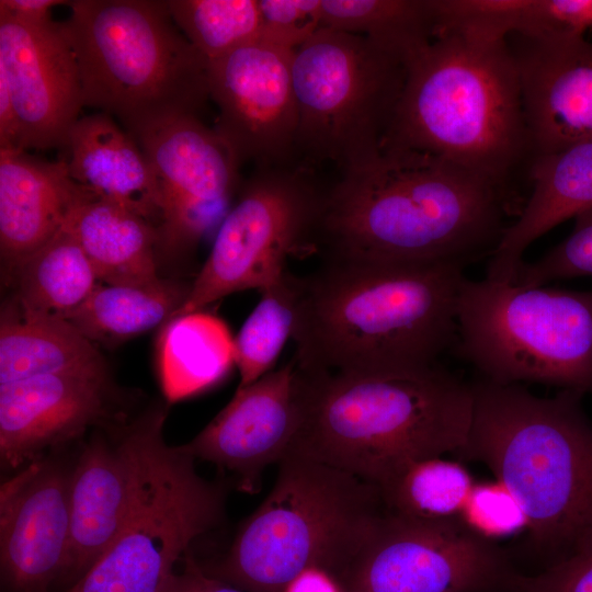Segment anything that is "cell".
Instances as JSON below:
<instances>
[{"label":"cell","instance_id":"1","mask_svg":"<svg viewBox=\"0 0 592 592\" xmlns=\"http://www.w3.org/2000/svg\"><path fill=\"white\" fill-rule=\"evenodd\" d=\"M525 198L435 156L383 146L325 192L317 242L331 259H490Z\"/></svg>","mask_w":592,"mask_h":592},{"label":"cell","instance_id":"2","mask_svg":"<svg viewBox=\"0 0 592 592\" xmlns=\"http://www.w3.org/2000/svg\"><path fill=\"white\" fill-rule=\"evenodd\" d=\"M466 269L440 262L328 258L300 277L293 357L305 373L435 367L457 338Z\"/></svg>","mask_w":592,"mask_h":592},{"label":"cell","instance_id":"3","mask_svg":"<svg viewBox=\"0 0 592 592\" xmlns=\"http://www.w3.org/2000/svg\"><path fill=\"white\" fill-rule=\"evenodd\" d=\"M383 146L435 156L525 198L534 152L508 39L436 34L407 62Z\"/></svg>","mask_w":592,"mask_h":592},{"label":"cell","instance_id":"4","mask_svg":"<svg viewBox=\"0 0 592 592\" xmlns=\"http://www.w3.org/2000/svg\"><path fill=\"white\" fill-rule=\"evenodd\" d=\"M296 388L299 426L287 454L376 486L410 462L457 454L467 440L471 385L443 365L379 374L296 367Z\"/></svg>","mask_w":592,"mask_h":592},{"label":"cell","instance_id":"5","mask_svg":"<svg viewBox=\"0 0 592 592\" xmlns=\"http://www.w3.org/2000/svg\"><path fill=\"white\" fill-rule=\"evenodd\" d=\"M473 413L457 453L485 464L527 516V547L546 567L569 557L592 532V421L583 394L551 398L521 384L470 382ZM545 567V568H546Z\"/></svg>","mask_w":592,"mask_h":592},{"label":"cell","instance_id":"6","mask_svg":"<svg viewBox=\"0 0 592 592\" xmlns=\"http://www.w3.org/2000/svg\"><path fill=\"white\" fill-rule=\"evenodd\" d=\"M66 31L84 106L115 117L136 139L170 119L196 115L210 99L208 60L161 0L69 1Z\"/></svg>","mask_w":592,"mask_h":592},{"label":"cell","instance_id":"7","mask_svg":"<svg viewBox=\"0 0 592 592\" xmlns=\"http://www.w3.org/2000/svg\"><path fill=\"white\" fill-rule=\"evenodd\" d=\"M276 481L241 525L210 576L247 592H283L300 572L337 578L386 510L376 485L327 464L287 454Z\"/></svg>","mask_w":592,"mask_h":592},{"label":"cell","instance_id":"8","mask_svg":"<svg viewBox=\"0 0 592 592\" xmlns=\"http://www.w3.org/2000/svg\"><path fill=\"white\" fill-rule=\"evenodd\" d=\"M452 349L479 376L592 394V291L463 280Z\"/></svg>","mask_w":592,"mask_h":592},{"label":"cell","instance_id":"9","mask_svg":"<svg viewBox=\"0 0 592 592\" xmlns=\"http://www.w3.org/2000/svg\"><path fill=\"white\" fill-rule=\"evenodd\" d=\"M407 58L345 32L320 27L294 52L296 157L342 170L380 149L401 96Z\"/></svg>","mask_w":592,"mask_h":592},{"label":"cell","instance_id":"10","mask_svg":"<svg viewBox=\"0 0 592 592\" xmlns=\"http://www.w3.org/2000/svg\"><path fill=\"white\" fill-rule=\"evenodd\" d=\"M323 194L305 164L258 168L221 220L209 255L172 318L201 311L232 293L263 292L310 251Z\"/></svg>","mask_w":592,"mask_h":592},{"label":"cell","instance_id":"11","mask_svg":"<svg viewBox=\"0 0 592 592\" xmlns=\"http://www.w3.org/2000/svg\"><path fill=\"white\" fill-rule=\"evenodd\" d=\"M194 458L164 444L124 528L100 560L64 592H160L191 543L213 528L223 493Z\"/></svg>","mask_w":592,"mask_h":592},{"label":"cell","instance_id":"12","mask_svg":"<svg viewBox=\"0 0 592 592\" xmlns=\"http://www.w3.org/2000/svg\"><path fill=\"white\" fill-rule=\"evenodd\" d=\"M520 574L505 550L458 519L385 512L338 579L345 592H517Z\"/></svg>","mask_w":592,"mask_h":592},{"label":"cell","instance_id":"13","mask_svg":"<svg viewBox=\"0 0 592 592\" xmlns=\"http://www.w3.org/2000/svg\"><path fill=\"white\" fill-rule=\"evenodd\" d=\"M166 410L156 409L117 440L91 439L71 470L70 546L62 582L75 584L127 523L166 444ZM68 589V588H67Z\"/></svg>","mask_w":592,"mask_h":592},{"label":"cell","instance_id":"14","mask_svg":"<svg viewBox=\"0 0 592 592\" xmlns=\"http://www.w3.org/2000/svg\"><path fill=\"white\" fill-rule=\"evenodd\" d=\"M294 52L259 38L208 61L209 95L218 107L214 129L240 163L295 164Z\"/></svg>","mask_w":592,"mask_h":592},{"label":"cell","instance_id":"15","mask_svg":"<svg viewBox=\"0 0 592 592\" xmlns=\"http://www.w3.org/2000/svg\"><path fill=\"white\" fill-rule=\"evenodd\" d=\"M135 140L160 190L159 244L190 248L228 213L239 183V159L196 115L170 119Z\"/></svg>","mask_w":592,"mask_h":592},{"label":"cell","instance_id":"16","mask_svg":"<svg viewBox=\"0 0 592 592\" xmlns=\"http://www.w3.org/2000/svg\"><path fill=\"white\" fill-rule=\"evenodd\" d=\"M0 69L18 113L21 148L65 149L84 106L65 23L29 20L0 9Z\"/></svg>","mask_w":592,"mask_h":592},{"label":"cell","instance_id":"17","mask_svg":"<svg viewBox=\"0 0 592 592\" xmlns=\"http://www.w3.org/2000/svg\"><path fill=\"white\" fill-rule=\"evenodd\" d=\"M72 468L41 457L0 488L1 578L10 592H52L70 546Z\"/></svg>","mask_w":592,"mask_h":592},{"label":"cell","instance_id":"18","mask_svg":"<svg viewBox=\"0 0 592 592\" xmlns=\"http://www.w3.org/2000/svg\"><path fill=\"white\" fill-rule=\"evenodd\" d=\"M299 426L294 358L237 388L228 405L189 443L175 446L192 458L231 471L238 489H260L265 467L288 453Z\"/></svg>","mask_w":592,"mask_h":592},{"label":"cell","instance_id":"19","mask_svg":"<svg viewBox=\"0 0 592 592\" xmlns=\"http://www.w3.org/2000/svg\"><path fill=\"white\" fill-rule=\"evenodd\" d=\"M106 365L0 385V457L21 469L110 418Z\"/></svg>","mask_w":592,"mask_h":592},{"label":"cell","instance_id":"20","mask_svg":"<svg viewBox=\"0 0 592 592\" xmlns=\"http://www.w3.org/2000/svg\"><path fill=\"white\" fill-rule=\"evenodd\" d=\"M508 44L534 158L592 141V41L513 34Z\"/></svg>","mask_w":592,"mask_h":592},{"label":"cell","instance_id":"21","mask_svg":"<svg viewBox=\"0 0 592 592\" xmlns=\"http://www.w3.org/2000/svg\"><path fill=\"white\" fill-rule=\"evenodd\" d=\"M87 198L93 197L73 182L64 159L50 162L23 149H0V253L5 272L14 275Z\"/></svg>","mask_w":592,"mask_h":592},{"label":"cell","instance_id":"22","mask_svg":"<svg viewBox=\"0 0 592 592\" xmlns=\"http://www.w3.org/2000/svg\"><path fill=\"white\" fill-rule=\"evenodd\" d=\"M68 172L93 198L123 206L153 225L162 221L159 185L137 141L109 115L80 117L66 145Z\"/></svg>","mask_w":592,"mask_h":592},{"label":"cell","instance_id":"23","mask_svg":"<svg viewBox=\"0 0 592 592\" xmlns=\"http://www.w3.org/2000/svg\"><path fill=\"white\" fill-rule=\"evenodd\" d=\"M528 182L532 190L520 215L488 260L489 281L512 283L530 244L566 219L592 209V141L536 156Z\"/></svg>","mask_w":592,"mask_h":592},{"label":"cell","instance_id":"24","mask_svg":"<svg viewBox=\"0 0 592 592\" xmlns=\"http://www.w3.org/2000/svg\"><path fill=\"white\" fill-rule=\"evenodd\" d=\"M70 229L98 278L107 285H152L157 273V228L117 204L87 198L71 210Z\"/></svg>","mask_w":592,"mask_h":592},{"label":"cell","instance_id":"25","mask_svg":"<svg viewBox=\"0 0 592 592\" xmlns=\"http://www.w3.org/2000/svg\"><path fill=\"white\" fill-rule=\"evenodd\" d=\"M13 278L16 314L25 319L67 321L100 285L66 225L19 266Z\"/></svg>","mask_w":592,"mask_h":592},{"label":"cell","instance_id":"26","mask_svg":"<svg viewBox=\"0 0 592 592\" xmlns=\"http://www.w3.org/2000/svg\"><path fill=\"white\" fill-rule=\"evenodd\" d=\"M161 389L175 402L217 384L235 363L234 339L217 317L195 311L167 321L157 344Z\"/></svg>","mask_w":592,"mask_h":592},{"label":"cell","instance_id":"27","mask_svg":"<svg viewBox=\"0 0 592 592\" xmlns=\"http://www.w3.org/2000/svg\"><path fill=\"white\" fill-rule=\"evenodd\" d=\"M189 287L161 280L152 285H102L68 318L90 342L117 345L172 319Z\"/></svg>","mask_w":592,"mask_h":592},{"label":"cell","instance_id":"28","mask_svg":"<svg viewBox=\"0 0 592 592\" xmlns=\"http://www.w3.org/2000/svg\"><path fill=\"white\" fill-rule=\"evenodd\" d=\"M102 364L92 342L68 321L2 314L0 385Z\"/></svg>","mask_w":592,"mask_h":592},{"label":"cell","instance_id":"29","mask_svg":"<svg viewBox=\"0 0 592 592\" xmlns=\"http://www.w3.org/2000/svg\"><path fill=\"white\" fill-rule=\"evenodd\" d=\"M320 27L366 37L409 60L434 37L432 0H320Z\"/></svg>","mask_w":592,"mask_h":592},{"label":"cell","instance_id":"30","mask_svg":"<svg viewBox=\"0 0 592 592\" xmlns=\"http://www.w3.org/2000/svg\"><path fill=\"white\" fill-rule=\"evenodd\" d=\"M474 483L463 465L439 456L406 464L377 488L387 513L442 522L458 519Z\"/></svg>","mask_w":592,"mask_h":592},{"label":"cell","instance_id":"31","mask_svg":"<svg viewBox=\"0 0 592 592\" xmlns=\"http://www.w3.org/2000/svg\"><path fill=\"white\" fill-rule=\"evenodd\" d=\"M300 277L286 271L264 289L260 301L234 339L235 364L246 387L270 373L288 338L297 316Z\"/></svg>","mask_w":592,"mask_h":592},{"label":"cell","instance_id":"32","mask_svg":"<svg viewBox=\"0 0 592 592\" xmlns=\"http://www.w3.org/2000/svg\"><path fill=\"white\" fill-rule=\"evenodd\" d=\"M167 5L177 26L208 61L260 38L258 0H167Z\"/></svg>","mask_w":592,"mask_h":592},{"label":"cell","instance_id":"33","mask_svg":"<svg viewBox=\"0 0 592 592\" xmlns=\"http://www.w3.org/2000/svg\"><path fill=\"white\" fill-rule=\"evenodd\" d=\"M458 520L478 536L497 542L527 530V516L516 497L500 480L474 483Z\"/></svg>","mask_w":592,"mask_h":592},{"label":"cell","instance_id":"34","mask_svg":"<svg viewBox=\"0 0 592 592\" xmlns=\"http://www.w3.org/2000/svg\"><path fill=\"white\" fill-rule=\"evenodd\" d=\"M574 219L571 234L538 260L523 261L511 284L543 286L556 280L592 276V209Z\"/></svg>","mask_w":592,"mask_h":592},{"label":"cell","instance_id":"35","mask_svg":"<svg viewBox=\"0 0 592 592\" xmlns=\"http://www.w3.org/2000/svg\"><path fill=\"white\" fill-rule=\"evenodd\" d=\"M260 39L295 50L320 29V0H258Z\"/></svg>","mask_w":592,"mask_h":592},{"label":"cell","instance_id":"36","mask_svg":"<svg viewBox=\"0 0 592 592\" xmlns=\"http://www.w3.org/2000/svg\"><path fill=\"white\" fill-rule=\"evenodd\" d=\"M592 29V0H527L522 36H584Z\"/></svg>","mask_w":592,"mask_h":592},{"label":"cell","instance_id":"37","mask_svg":"<svg viewBox=\"0 0 592 592\" xmlns=\"http://www.w3.org/2000/svg\"><path fill=\"white\" fill-rule=\"evenodd\" d=\"M517 592H592V532L566 559L533 576L521 573Z\"/></svg>","mask_w":592,"mask_h":592},{"label":"cell","instance_id":"38","mask_svg":"<svg viewBox=\"0 0 592 592\" xmlns=\"http://www.w3.org/2000/svg\"><path fill=\"white\" fill-rule=\"evenodd\" d=\"M182 561V569L174 568L160 592H247L208 574L189 551Z\"/></svg>","mask_w":592,"mask_h":592},{"label":"cell","instance_id":"39","mask_svg":"<svg viewBox=\"0 0 592 592\" xmlns=\"http://www.w3.org/2000/svg\"><path fill=\"white\" fill-rule=\"evenodd\" d=\"M0 149H22L20 123L5 72L0 69Z\"/></svg>","mask_w":592,"mask_h":592},{"label":"cell","instance_id":"40","mask_svg":"<svg viewBox=\"0 0 592 592\" xmlns=\"http://www.w3.org/2000/svg\"><path fill=\"white\" fill-rule=\"evenodd\" d=\"M283 592H345L339 579L321 567H310L295 577Z\"/></svg>","mask_w":592,"mask_h":592},{"label":"cell","instance_id":"41","mask_svg":"<svg viewBox=\"0 0 592 592\" xmlns=\"http://www.w3.org/2000/svg\"><path fill=\"white\" fill-rule=\"evenodd\" d=\"M59 4H69L61 0H0V9L29 20H48L50 9Z\"/></svg>","mask_w":592,"mask_h":592}]
</instances>
